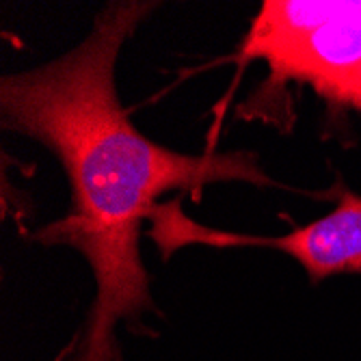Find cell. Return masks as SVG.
<instances>
[{
	"mask_svg": "<svg viewBox=\"0 0 361 361\" xmlns=\"http://www.w3.org/2000/svg\"><path fill=\"white\" fill-rule=\"evenodd\" d=\"M156 3H111L74 50L0 80L3 126L46 145L68 176L72 204L32 240L76 249L91 267L95 299L80 334L56 361H121L115 329L154 310L141 259V227L158 197L214 182L273 186L251 152L180 154L139 133L119 102L115 65Z\"/></svg>",
	"mask_w": 361,
	"mask_h": 361,
	"instance_id": "obj_1",
	"label": "cell"
},
{
	"mask_svg": "<svg viewBox=\"0 0 361 361\" xmlns=\"http://www.w3.org/2000/svg\"><path fill=\"white\" fill-rule=\"evenodd\" d=\"M243 59L269 65V85L299 82L326 102L361 111V0H267Z\"/></svg>",
	"mask_w": 361,
	"mask_h": 361,
	"instance_id": "obj_2",
	"label": "cell"
},
{
	"mask_svg": "<svg viewBox=\"0 0 361 361\" xmlns=\"http://www.w3.org/2000/svg\"><path fill=\"white\" fill-rule=\"evenodd\" d=\"M149 223L147 236L158 245L162 257L186 245L214 249L264 247L297 259L312 283L334 275H361V195L346 186L336 188V208L329 214L273 238L204 227L186 219L180 202L158 204Z\"/></svg>",
	"mask_w": 361,
	"mask_h": 361,
	"instance_id": "obj_3",
	"label": "cell"
}]
</instances>
